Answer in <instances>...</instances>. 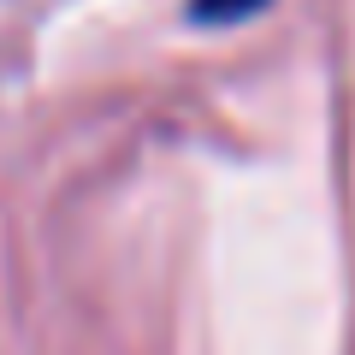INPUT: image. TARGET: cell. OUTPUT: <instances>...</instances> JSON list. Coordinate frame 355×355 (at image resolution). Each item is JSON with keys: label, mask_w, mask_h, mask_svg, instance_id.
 <instances>
[{"label": "cell", "mask_w": 355, "mask_h": 355, "mask_svg": "<svg viewBox=\"0 0 355 355\" xmlns=\"http://www.w3.org/2000/svg\"><path fill=\"white\" fill-rule=\"evenodd\" d=\"M254 6H266V0H196V18H202V24H237Z\"/></svg>", "instance_id": "cell-1"}]
</instances>
